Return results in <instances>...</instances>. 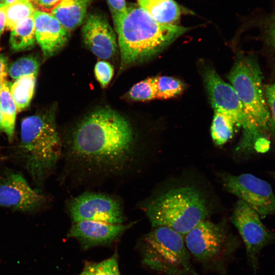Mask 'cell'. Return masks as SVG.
Masks as SVG:
<instances>
[{
  "label": "cell",
  "instance_id": "cell-1",
  "mask_svg": "<svg viewBox=\"0 0 275 275\" xmlns=\"http://www.w3.org/2000/svg\"><path fill=\"white\" fill-rule=\"evenodd\" d=\"M62 143L66 177L79 184L127 177L140 151L130 123L109 108L85 117Z\"/></svg>",
  "mask_w": 275,
  "mask_h": 275
},
{
  "label": "cell",
  "instance_id": "cell-2",
  "mask_svg": "<svg viewBox=\"0 0 275 275\" xmlns=\"http://www.w3.org/2000/svg\"><path fill=\"white\" fill-rule=\"evenodd\" d=\"M114 24L123 66L155 55L190 29L160 23L136 5L128 7L126 13Z\"/></svg>",
  "mask_w": 275,
  "mask_h": 275
},
{
  "label": "cell",
  "instance_id": "cell-3",
  "mask_svg": "<svg viewBox=\"0 0 275 275\" xmlns=\"http://www.w3.org/2000/svg\"><path fill=\"white\" fill-rule=\"evenodd\" d=\"M18 152L32 180L43 183L63 154L62 140L51 117L35 115L23 119Z\"/></svg>",
  "mask_w": 275,
  "mask_h": 275
},
{
  "label": "cell",
  "instance_id": "cell-4",
  "mask_svg": "<svg viewBox=\"0 0 275 275\" xmlns=\"http://www.w3.org/2000/svg\"><path fill=\"white\" fill-rule=\"evenodd\" d=\"M248 117L250 133L241 143L254 147L267 140L270 130V115L262 83V73L257 60L252 56L239 55L228 75Z\"/></svg>",
  "mask_w": 275,
  "mask_h": 275
},
{
  "label": "cell",
  "instance_id": "cell-5",
  "mask_svg": "<svg viewBox=\"0 0 275 275\" xmlns=\"http://www.w3.org/2000/svg\"><path fill=\"white\" fill-rule=\"evenodd\" d=\"M152 226H164L184 236L206 219L208 210L201 193L193 187L172 189L143 206Z\"/></svg>",
  "mask_w": 275,
  "mask_h": 275
},
{
  "label": "cell",
  "instance_id": "cell-6",
  "mask_svg": "<svg viewBox=\"0 0 275 275\" xmlns=\"http://www.w3.org/2000/svg\"><path fill=\"white\" fill-rule=\"evenodd\" d=\"M143 263L164 275H198L183 235L164 226L153 227L143 238Z\"/></svg>",
  "mask_w": 275,
  "mask_h": 275
},
{
  "label": "cell",
  "instance_id": "cell-7",
  "mask_svg": "<svg viewBox=\"0 0 275 275\" xmlns=\"http://www.w3.org/2000/svg\"><path fill=\"white\" fill-rule=\"evenodd\" d=\"M190 255L207 268H221L239 245L224 226L205 219L184 236Z\"/></svg>",
  "mask_w": 275,
  "mask_h": 275
},
{
  "label": "cell",
  "instance_id": "cell-8",
  "mask_svg": "<svg viewBox=\"0 0 275 275\" xmlns=\"http://www.w3.org/2000/svg\"><path fill=\"white\" fill-rule=\"evenodd\" d=\"M67 208L73 223L91 221L121 224L125 220L122 202L108 194L86 191L70 199Z\"/></svg>",
  "mask_w": 275,
  "mask_h": 275
},
{
  "label": "cell",
  "instance_id": "cell-9",
  "mask_svg": "<svg viewBox=\"0 0 275 275\" xmlns=\"http://www.w3.org/2000/svg\"><path fill=\"white\" fill-rule=\"evenodd\" d=\"M231 219L245 244L248 263L256 272L260 253L267 245L275 243V233L264 225L258 213L240 200L237 201Z\"/></svg>",
  "mask_w": 275,
  "mask_h": 275
},
{
  "label": "cell",
  "instance_id": "cell-10",
  "mask_svg": "<svg viewBox=\"0 0 275 275\" xmlns=\"http://www.w3.org/2000/svg\"><path fill=\"white\" fill-rule=\"evenodd\" d=\"M223 184L260 216L275 215V195L266 181L250 174L224 175Z\"/></svg>",
  "mask_w": 275,
  "mask_h": 275
},
{
  "label": "cell",
  "instance_id": "cell-11",
  "mask_svg": "<svg viewBox=\"0 0 275 275\" xmlns=\"http://www.w3.org/2000/svg\"><path fill=\"white\" fill-rule=\"evenodd\" d=\"M202 73L204 83L213 109L229 115L238 127L243 129L242 138L247 136L251 130L250 122L234 89L223 80L212 67H204Z\"/></svg>",
  "mask_w": 275,
  "mask_h": 275
},
{
  "label": "cell",
  "instance_id": "cell-12",
  "mask_svg": "<svg viewBox=\"0 0 275 275\" xmlns=\"http://www.w3.org/2000/svg\"><path fill=\"white\" fill-rule=\"evenodd\" d=\"M46 201L45 196L33 188L21 174L12 172L0 177V206L30 212L40 209Z\"/></svg>",
  "mask_w": 275,
  "mask_h": 275
},
{
  "label": "cell",
  "instance_id": "cell-13",
  "mask_svg": "<svg viewBox=\"0 0 275 275\" xmlns=\"http://www.w3.org/2000/svg\"><path fill=\"white\" fill-rule=\"evenodd\" d=\"M82 36L87 47L100 59L111 58L116 52L115 34L101 15L93 14L87 18L82 28Z\"/></svg>",
  "mask_w": 275,
  "mask_h": 275
},
{
  "label": "cell",
  "instance_id": "cell-14",
  "mask_svg": "<svg viewBox=\"0 0 275 275\" xmlns=\"http://www.w3.org/2000/svg\"><path fill=\"white\" fill-rule=\"evenodd\" d=\"M33 16L36 40L44 57L49 58L65 44L69 36V31L49 13L36 10Z\"/></svg>",
  "mask_w": 275,
  "mask_h": 275
},
{
  "label": "cell",
  "instance_id": "cell-15",
  "mask_svg": "<svg viewBox=\"0 0 275 275\" xmlns=\"http://www.w3.org/2000/svg\"><path fill=\"white\" fill-rule=\"evenodd\" d=\"M130 226L131 224L82 221L73 223L68 236L77 239L86 246H91L114 241Z\"/></svg>",
  "mask_w": 275,
  "mask_h": 275
},
{
  "label": "cell",
  "instance_id": "cell-16",
  "mask_svg": "<svg viewBox=\"0 0 275 275\" xmlns=\"http://www.w3.org/2000/svg\"><path fill=\"white\" fill-rule=\"evenodd\" d=\"M92 0H61L50 14L68 31L85 21L88 9Z\"/></svg>",
  "mask_w": 275,
  "mask_h": 275
},
{
  "label": "cell",
  "instance_id": "cell-17",
  "mask_svg": "<svg viewBox=\"0 0 275 275\" xmlns=\"http://www.w3.org/2000/svg\"><path fill=\"white\" fill-rule=\"evenodd\" d=\"M139 6L157 21L175 24L180 18L181 10L174 0H137Z\"/></svg>",
  "mask_w": 275,
  "mask_h": 275
},
{
  "label": "cell",
  "instance_id": "cell-18",
  "mask_svg": "<svg viewBox=\"0 0 275 275\" xmlns=\"http://www.w3.org/2000/svg\"><path fill=\"white\" fill-rule=\"evenodd\" d=\"M36 40L35 21L33 15L19 21L11 30L10 44L14 51L19 52L32 48Z\"/></svg>",
  "mask_w": 275,
  "mask_h": 275
},
{
  "label": "cell",
  "instance_id": "cell-19",
  "mask_svg": "<svg viewBox=\"0 0 275 275\" xmlns=\"http://www.w3.org/2000/svg\"><path fill=\"white\" fill-rule=\"evenodd\" d=\"M0 108L3 130L9 141H13L17 107L11 96L10 85L6 81L3 85L0 93Z\"/></svg>",
  "mask_w": 275,
  "mask_h": 275
},
{
  "label": "cell",
  "instance_id": "cell-20",
  "mask_svg": "<svg viewBox=\"0 0 275 275\" xmlns=\"http://www.w3.org/2000/svg\"><path fill=\"white\" fill-rule=\"evenodd\" d=\"M214 111L211 135L216 145L222 146L232 138L235 127L238 126L235 120L226 113L218 109Z\"/></svg>",
  "mask_w": 275,
  "mask_h": 275
},
{
  "label": "cell",
  "instance_id": "cell-21",
  "mask_svg": "<svg viewBox=\"0 0 275 275\" xmlns=\"http://www.w3.org/2000/svg\"><path fill=\"white\" fill-rule=\"evenodd\" d=\"M37 75L21 76L10 85V93L18 112L22 111L30 104L34 93Z\"/></svg>",
  "mask_w": 275,
  "mask_h": 275
},
{
  "label": "cell",
  "instance_id": "cell-22",
  "mask_svg": "<svg viewBox=\"0 0 275 275\" xmlns=\"http://www.w3.org/2000/svg\"><path fill=\"white\" fill-rule=\"evenodd\" d=\"M36 9L29 0H17L6 6V28L11 30L19 21L32 16Z\"/></svg>",
  "mask_w": 275,
  "mask_h": 275
},
{
  "label": "cell",
  "instance_id": "cell-23",
  "mask_svg": "<svg viewBox=\"0 0 275 275\" xmlns=\"http://www.w3.org/2000/svg\"><path fill=\"white\" fill-rule=\"evenodd\" d=\"M157 93L156 99H167L180 95L184 89L179 79L168 76L156 77Z\"/></svg>",
  "mask_w": 275,
  "mask_h": 275
},
{
  "label": "cell",
  "instance_id": "cell-24",
  "mask_svg": "<svg viewBox=\"0 0 275 275\" xmlns=\"http://www.w3.org/2000/svg\"><path fill=\"white\" fill-rule=\"evenodd\" d=\"M77 275H121L117 255L115 254L99 262L87 263Z\"/></svg>",
  "mask_w": 275,
  "mask_h": 275
},
{
  "label": "cell",
  "instance_id": "cell-25",
  "mask_svg": "<svg viewBox=\"0 0 275 275\" xmlns=\"http://www.w3.org/2000/svg\"><path fill=\"white\" fill-rule=\"evenodd\" d=\"M39 63L33 56H26L21 58L12 63L8 69V73L13 79L24 75H37Z\"/></svg>",
  "mask_w": 275,
  "mask_h": 275
},
{
  "label": "cell",
  "instance_id": "cell-26",
  "mask_svg": "<svg viewBox=\"0 0 275 275\" xmlns=\"http://www.w3.org/2000/svg\"><path fill=\"white\" fill-rule=\"evenodd\" d=\"M156 77H150L134 85L129 91L128 96L134 100L147 101L156 99Z\"/></svg>",
  "mask_w": 275,
  "mask_h": 275
},
{
  "label": "cell",
  "instance_id": "cell-27",
  "mask_svg": "<svg viewBox=\"0 0 275 275\" xmlns=\"http://www.w3.org/2000/svg\"><path fill=\"white\" fill-rule=\"evenodd\" d=\"M94 73L97 80L102 88L105 87L110 82L114 74L113 66L104 61L98 62L95 66Z\"/></svg>",
  "mask_w": 275,
  "mask_h": 275
},
{
  "label": "cell",
  "instance_id": "cell-28",
  "mask_svg": "<svg viewBox=\"0 0 275 275\" xmlns=\"http://www.w3.org/2000/svg\"><path fill=\"white\" fill-rule=\"evenodd\" d=\"M265 95L270 115V130L275 132V82L266 87Z\"/></svg>",
  "mask_w": 275,
  "mask_h": 275
},
{
  "label": "cell",
  "instance_id": "cell-29",
  "mask_svg": "<svg viewBox=\"0 0 275 275\" xmlns=\"http://www.w3.org/2000/svg\"><path fill=\"white\" fill-rule=\"evenodd\" d=\"M107 1L114 23L126 13L128 7L125 0H107Z\"/></svg>",
  "mask_w": 275,
  "mask_h": 275
},
{
  "label": "cell",
  "instance_id": "cell-30",
  "mask_svg": "<svg viewBox=\"0 0 275 275\" xmlns=\"http://www.w3.org/2000/svg\"><path fill=\"white\" fill-rule=\"evenodd\" d=\"M61 0H36L33 3L36 10L50 13Z\"/></svg>",
  "mask_w": 275,
  "mask_h": 275
},
{
  "label": "cell",
  "instance_id": "cell-31",
  "mask_svg": "<svg viewBox=\"0 0 275 275\" xmlns=\"http://www.w3.org/2000/svg\"><path fill=\"white\" fill-rule=\"evenodd\" d=\"M8 69L6 58L4 56L0 55V80L7 81Z\"/></svg>",
  "mask_w": 275,
  "mask_h": 275
},
{
  "label": "cell",
  "instance_id": "cell-32",
  "mask_svg": "<svg viewBox=\"0 0 275 275\" xmlns=\"http://www.w3.org/2000/svg\"><path fill=\"white\" fill-rule=\"evenodd\" d=\"M6 6H3L0 8V38L6 27Z\"/></svg>",
  "mask_w": 275,
  "mask_h": 275
},
{
  "label": "cell",
  "instance_id": "cell-33",
  "mask_svg": "<svg viewBox=\"0 0 275 275\" xmlns=\"http://www.w3.org/2000/svg\"><path fill=\"white\" fill-rule=\"evenodd\" d=\"M269 35L271 43L275 49V19L272 21L270 25Z\"/></svg>",
  "mask_w": 275,
  "mask_h": 275
},
{
  "label": "cell",
  "instance_id": "cell-34",
  "mask_svg": "<svg viewBox=\"0 0 275 275\" xmlns=\"http://www.w3.org/2000/svg\"><path fill=\"white\" fill-rule=\"evenodd\" d=\"M17 0H3V3L4 6H7L14 3Z\"/></svg>",
  "mask_w": 275,
  "mask_h": 275
},
{
  "label": "cell",
  "instance_id": "cell-35",
  "mask_svg": "<svg viewBox=\"0 0 275 275\" xmlns=\"http://www.w3.org/2000/svg\"><path fill=\"white\" fill-rule=\"evenodd\" d=\"M0 130H3L2 121V115L0 108Z\"/></svg>",
  "mask_w": 275,
  "mask_h": 275
},
{
  "label": "cell",
  "instance_id": "cell-36",
  "mask_svg": "<svg viewBox=\"0 0 275 275\" xmlns=\"http://www.w3.org/2000/svg\"><path fill=\"white\" fill-rule=\"evenodd\" d=\"M3 6H4V5L2 2H0V8Z\"/></svg>",
  "mask_w": 275,
  "mask_h": 275
},
{
  "label": "cell",
  "instance_id": "cell-37",
  "mask_svg": "<svg viewBox=\"0 0 275 275\" xmlns=\"http://www.w3.org/2000/svg\"><path fill=\"white\" fill-rule=\"evenodd\" d=\"M30 2L34 3L36 0H29Z\"/></svg>",
  "mask_w": 275,
  "mask_h": 275
},
{
  "label": "cell",
  "instance_id": "cell-38",
  "mask_svg": "<svg viewBox=\"0 0 275 275\" xmlns=\"http://www.w3.org/2000/svg\"><path fill=\"white\" fill-rule=\"evenodd\" d=\"M3 0H0V2H2L3 3Z\"/></svg>",
  "mask_w": 275,
  "mask_h": 275
}]
</instances>
